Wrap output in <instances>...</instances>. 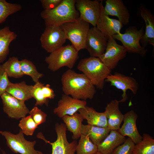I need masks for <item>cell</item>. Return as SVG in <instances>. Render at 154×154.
I'll return each instance as SVG.
<instances>
[{"label":"cell","instance_id":"obj_1","mask_svg":"<svg viewBox=\"0 0 154 154\" xmlns=\"http://www.w3.org/2000/svg\"><path fill=\"white\" fill-rule=\"evenodd\" d=\"M64 94L74 98L86 101L92 99L96 93L95 87L83 73H78L68 69L61 78Z\"/></svg>","mask_w":154,"mask_h":154},{"label":"cell","instance_id":"obj_2","mask_svg":"<svg viewBox=\"0 0 154 154\" xmlns=\"http://www.w3.org/2000/svg\"><path fill=\"white\" fill-rule=\"evenodd\" d=\"M75 2L76 0H63L55 8L41 11L40 16L46 26H60L76 21L79 13L76 8Z\"/></svg>","mask_w":154,"mask_h":154},{"label":"cell","instance_id":"obj_3","mask_svg":"<svg viewBox=\"0 0 154 154\" xmlns=\"http://www.w3.org/2000/svg\"><path fill=\"white\" fill-rule=\"evenodd\" d=\"M77 67L95 87L100 89L103 88L105 80L111 74V70L97 57L90 56L82 59Z\"/></svg>","mask_w":154,"mask_h":154},{"label":"cell","instance_id":"obj_4","mask_svg":"<svg viewBox=\"0 0 154 154\" xmlns=\"http://www.w3.org/2000/svg\"><path fill=\"white\" fill-rule=\"evenodd\" d=\"M78 52L72 45L63 46L46 56L48 68L54 72L64 66L72 69L78 58Z\"/></svg>","mask_w":154,"mask_h":154},{"label":"cell","instance_id":"obj_5","mask_svg":"<svg viewBox=\"0 0 154 154\" xmlns=\"http://www.w3.org/2000/svg\"><path fill=\"white\" fill-rule=\"evenodd\" d=\"M66 39L78 52L85 49L87 35L90 29V24L80 19L74 22L65 23L61 26Z\"/></svg>","mask_w":154,"mask_h":154},{"label":"cell","instance_id":"obj_6","mask_svg":"<svg viewBox=\"0 0 154 154\" xmlns=\"http://www.w3.org/2000/svg\"><path fill=\"white\" fill-rule=\"evenodd\" d=\"M144 32L143 26L139 30L135 26H131L125 30L124 33H120L113 37L121 42L127 52L137 54L144 57L147 50L142 46L140 41Z\"/></svg>","mask_w":154,"mask_h":154},{"label":"cell","instance_id":"obj_7","mask_svg":"<svg viewBox=\"0 0 154 154\" xmlns=\"http://www.w3.org/2000/svg\"><path fill=\"white\" fill-rule=\"evenodd\" d=\"M1 134L4 137L7 146L13 153L21 154H44L35 150L34 146L36 141H30L25 138L21 129L15 134L7 131H1Z\"/></svg>","mask_w":154,"mask_h":154},{"label":"cell","instance_id":"obj_8","mask_svg":"<svg viewBox=\"0 0 154 154\" xmlns=\"http://www.w3.org/2000/svg\"><path fill=\"white\" fill-rule=\"evenodd\" d=\"M66 39L61 26H46L40 38L41 46L50 53L63 46Z\"/></svg>","mask_w":154,"mask_h":154},{"label":"cell","instance_id":"obj_9","mask_svg":"<svg viewBox=\"0 0 154 154\" xmlns=\"http://www.w3.org/2000/svg\"><path fill=\"white\" fill-rule=\"evenodd\" d=\"M55 130L57 137L54 142L51 143L41 138L51 145V154H74L78 143L76 140L70 143L68 141L66 134L67 128L65 124L56 123Z\"/></svg>","mask_w":154,"mask_h":154},{"label":"cell","instance_id":"obj_10","mask_svg":"<svg viewBox=\"0 0 154 154\" xmlns=\"http://www.w3.org/2000/svg\"><path fill=\"white\" fill-rule=\"evenodd\" d=\"M127 51L122 45L118 44L111 37L108 39L104 53L99 58L108 69H115L119 62L126 56Z\"/></svg>","mask_w":154,"mask_h":154},{"label":"cell","instance_id":"obj_11","mask_svg":"<svg viewBox=\"0 0 154 154\" xmlns=\"http://www.w3.org/2000/svg\"><path fill=\"white\" fill-rule=\"evenodd\" d=\"M105 81L110 82L111 86L122 91V98L119 102H124L127 99V90H130L135 95L137 93L139 87L138 82L134 78L117 72L110 74Z\"/></svg>","mask_w":154,"mask_h":154},{"label":"cell","instance_id":"obj_12","mask_svg":"<svg viewBox=\"0 0 154 154\" xmlns=\"http://www.w3.org/2000/svg\"><path fill=\"white\" fill-rule=\"evenodd\" d=\"M108 39L96 27L90 28L87 35L85 48L90 56L99 58L105 52Z\"/></svg>","mask_w":154,"mask_h":154},{"label":"cell","instance_id":"obj_13","mask_svg":"<svg viewBox=\"0 0 154 154\" xmlns=\"http://www.w3.org/2000/svg\"><path fill=\"white\" fill-rule=\"evenodd\" d=\"M3 110L10 118L18 119L26 116L29 110L25 102L19 100L5 92L1 96Z\"/></svg>","mask_w":154,"mask_h":154},{"label":"cell","instance_id":"obj_14","mask_svg":"<svg viewBox=\"0 0 154 154\" xmlns=\"http://www.w3.org/2000/svg\"><path fill=\"white\" fill-rule=\"evenodd\" d=\"M100 1L76 0L75 7L79 18L93 27H96L100 11Z\"/></svg>","mask_w":154,"mask_h":154},{"label":"cell","instance_id":"obj_15","mask_svg":"<svg viewBox=\"0 0 154 154\" xmlns=\"http://www.w3.org/2000/svg\"><path fill=\"white\" fill-rule=\"evenodd\" d=\"M100 11L96 27L108 39L120 33L123 25L118 20L110 18L105 12L103 1L100 2Z\"/></svg>","mask_w":154,"mask_h":154},{"label":"cell","instance_id":"obj_16","mask_svg":"<svg viewBox=\"0 0 154 154\" xmlns=\"http://www.w3.org/2000/svg\"><path fill=\"white\" fill-rule=\"evenodd\" d=\"M86 101L74 98L63 94L58 101L57 107L53 110L54 114L62 118L66 115L72 116L80 109L86 106Z\"/></svg>","mask_w":154,"mask_h":154},{"label":"cell","instance_id":"obj_17","mask_svg":"<svg viewBox=\"0 0 154 154\" xmlns=\"http://www.w3.org/2000/svg\"><path fill=\"white\" fill-rule=\"evenodd\" d=\"M137 114L133 110L124 115L123 123L118 130L122 136H127L136 144L140 142L143 137L139 133L136 126Z\"/></svg>","mask_w":154,"mask_h":154},{"label":"cell","instance_id":"obj_18","mask_svg":"<svg viewBox=\"0 0 154 154\" xmlns=\"http://www.w3.org/2000/svg\"><path fill=\"white\" fill-rule=\"evenodd\" d=\"M139 14L144 21L145 28L144 34L141 39V45L145 48L148 45L154 46V16L150 10L141 4Z\"/></svg>","mask_w":154,"mask_h":154},{"label":"cell","instance_id":"obj_19","mask_svg":"<svg viewBox=\"0 0 154 154\" xmlns=\"http://www.w3.org/2000/svg\"><path fill=\"white\" fill-rule=\"evenodd\" d=\"M105 3L104 9L107 15L116 16L123 25L129 23L130 14L122 0H106Z\"/></svg>","mask_w":154,"mask_h":154},{"label":"cell","instance_id":"obj_20","mask_svg":"<svg viewBox=\"0 0 154 154\" xmlns=\"http://www.w3.org/2000/svg\"><path fill=\"white\" fill-rule=\"evenodd\" d=\"M119 101L115 99L108 104L105 112L107 120V127L111 130H118L124 118L119 109Z\"/></svg>","mask_w":154,"mask_h":154},{"label":"cell","instance_id":"obj_21","mask_svg":"<svg viewBox=\"0 0 154 154\" xmlns=\"http://www.w3.org/2000/svg\"><path fill=\"white\" fill-rule=\"evenodd\" d=\"M126 139L125 137L122 135L118 130H111L97 146L98 152L101 154H111Z\"/></svg>","mask_w":154,"mask_h":154},{"label":"cell","instance_id":"obj_22","mask_svg":"<svg viewBox=\"0 0 154 154\" xmlns=\"http://www.w3.org/2000/svg\"><path fill=\"white\" fill-rule=\"evenodd\" d=\"M88 124L102 127H107V120L105 112H98L93 108L86 106L78 111Z\"/></svg>","mask_w":154,"mask_h":154},{"label":"cell","instance_id":"obj_23","mask_svg":"<svg viewBox=\"0 0 154 154\" xmlns=\"http://www.w3.org/2000/svg\"><path fill=\"white\" fill-rule=\"evenodd\" d=\"M107 127H102L89 124H82L81 134L87 136L97 146L109 134L111 131Z\"/></svg>","mask_w":154,"mask_h":154},{"label":"cell","instance_id":"obj_24","mask_svg":"<svg viewBox=\"0 0 154 154\" xmlns=\"http://www.w3.org/2000/svg\"><path fill=\"white\" fill-rule=\"evenodd\" d=\"M33 86L27 84L25 81L20 82L11 83L6 92L15 98L24 102L33 98L32 91Z\"/></svg>","mask_w":154,"mask_h":154},{"label":"cell","instance_id":"obj_25","mask_svg":"<svg viewBox=\"0 0 154 154\" xmlns=\"http://www.w3.org/2000/svg\"><path fill=\"white\" fill-rule=\"evenodd\" d=\"M17 34L6 26L0 29V63L3 62L6 59L9 51L11 42L15 40Z\"/></svg>","mask_w":154,"mask_h":154},{"label":"cell","instance_id":"obj_26","mask_svg":"<svg viewBox=\"0 0 154 154\" xmlns=\"http://www.w3.org/2000/svg\"><path fill=\"white\" fill-rule=\"evenodd\" d=\"M67 130L73 133L72 139L76 140L80 137L82 122L84 119L81 115L77 112L72 116L66 115L62 118Z\"/></svg>","mask_w":154,"mask_h":154},{"label":"cell","instance_id":"obj_27","mask_svg":"<svg viewBox=\"0 0 154 154\" xmlns=\"http://www.w3.org/2000/svg\"><path fill=\"white\" fill-rule=\"evenodd\" d=\"M141 141L135 144L132 154H154V139L149 134L144 133Z\"/></svg>","mask_w":154,"mask_h":154},{"label":"cell","instance_id":"obj_28","mask_svg":"<svg viewBox=\"0 0 154 154\" xmlns=\"http://www.w3.org/2000/svg\"><path fill=\"white\" fill-rule=\"evenodd\" d=\"M1 65L9 77L19 78L24 75L21 70L20 60L17 57H9Z\"/></svg>","mask_w":154,"mask_h":154},{"label":"cell","instance_id":"obj_29","mask_svg":"<svg viewBox=\"0 0 154 154\" xmlns=\"http://www.w3.org/2000/svg\"><path fill=\"white\" fill-rule=\"evenodd\" d=\"M76 148L77 154H95L98 152L97 146L88 137L81 134Z\"/></svg>","mask_w":154,"mask_h":154},{"label":"cell","instance_id":"obj_30","mask_svg":"<svg viewBox=\"0 0 154 154\" xmlns=\"http://www.w3.org/2000/svg\"><path fill=\"white\" fill-rule=\"evenodd\" d=\"M21 68L23 75H27L31 77L35 83L39 81L43 74L38 71L34 64L31 61L24 59L20 61Z\"/></svg>","mask_w":154,"mask_h":154},{"label":"cell","instance_id":"obj_31","mask_svg":"<svg viewBox=\"0 0 154 154\" xmlns=\"http://www.w3.org/2000/svg\"><path fill=\"white\" fill-rule=\"evenodd\" d=\"M22 8V6L19 4L0 0V24L5 22L9 15L20 11Z\"/></svg>","mask_w":154,"mask_h":154},{"label":"cell","instance_id":"obj_32","mask_svg":"<svg viewBox=\"0 0 154 154\" xmlns=\"http://www.w3.org/2000/svg\"><path fill=\"white\" fill-rule=\"evenodd\" d=\"M44 85L39 81L35 83L33 86L32 91V96L36 100L35 105L42 106L45 105L48 106L49 100L46 99L44 97L42 91V88Z\"/></svg>","mask_w":154,"mask_h":154},{"label":"cell","instance_id":"obj_33","mask_svg":"<svg viewBox=\"0 0 154 154\" xmlns=\"http://www.w3.org/2000/svg\"><path fill=\"white\" fill-rule=\"evenodd\" d=\"M18 126L23 133L27 135H33L38 127L30 115L21 118Z\"/></svg>","mask_w":154,"mask_h":154},{"label":"cell","instance_id":"obj_34","mask_svg":"<svg viewBox=\"0 0 154 154\" xmlns=\"http://www.w3.org/2000/svg\"><path fill=\"white\" fill-rule=\"evenodd\" d=\"M135 144L129 137L116 148L111 154H132Z\"/></svg>","mask_w":154,"mask_h":154},{"label":"cell","instance_id":"obj_35","mask_svg":"<svg viewBox=\"0 0 154 154\" xmlns=\"http://www.w3.org/2000/svg\"><path fill=\"white\" fill-rule=\"evenodd\" d=\"M29 114L38 126L46 121L47 115L37 106L33 107L29 111Z\"/></svg>","mask_w":154,"mask_h":154},{"label":"cell","instance_id":"obj_36","mask_svg":"<svg viewBox=\"0 0 154 154\" xmlns=\"http://www.w3.org/2000/svg\"><path fill=\"white\" fill-rule=\"evenodd\" d=\"M2 65L0 64V96L6 92L7 87L11 83Z\"/></svg>","mask_w":154,"mask_h":154},{"label":"cell","instance_id":"obj_37","mask_svg":"<svg viewBox=\"0 0 154 154\" xmlns=\"http://www.w3.org/2000/svg\"><path fill=\"white\" fill-rule=\"evenodd\" d=\"M63 0H40L42 7L44 10L52 9L59 5Z\"/></svg>","mask_w":154,"mask_h":154},{"label":"cell","instance_id":"obj_38","mask_svg":"<svg viewBox=\"0 0 154 154\" xmlns=\"http://www.w3.org/2000/svg\"><path fill=\"white\" fill-rule=\"evenodd\" d=\"M42 90L44 97L48 100L53 99L56 96L54 90L49 84L44 85Z\"/></svg>","mask_w":154,"mask_h":154},{"label":"cell","instance_id":"obj_39","mask_svg":"<svg viewBox=\"0 0 154 154\" xmlns=\"http://www.w3.org/2000/svg\"><path fill=\"white\" fill-rule=\"evenodd\" d=\"M2 154H7L5 151H2Z\"/></svg>","mask_w":154,"mask_h":154},{"label":"cell","instance_id":"obj_40","mask_svg":"<svg viewBox=\"0 0 154 154\" xmlns=\"http://www.w3.org/2000/svg\"><path fill=\"white\" fill-rule=\"evenodd\" d=\"M95 154H101V153H99V152H98L96 153Z\"/></svg>","mask_w":154,"mask_h":154},{"label":"cell","instance_id":"obj_41","mask_svg":"<svg viewBox=\"0 0 154 154\" xmlns=\"http://www.w3.org/2000/svg\"><path fill=\"white\" fill-rule=\"evenodd\" d=\"M1 131H0V134H1Z\"/></svg>","mask_w":154,"mask_h":154},{"label":"cell","instance_id":"obj_42","mask_svg":"<svg viewBox=\"0 0 154 154\" xmlns=\"http://www.w3.org/2000/svg\"><path fill=\"white\" fill-rule=\"evenodd\" d=\"M0 154H1V153H0Z\"/></svg>","mask_w":154,"mask_h":154}]
</instances>
